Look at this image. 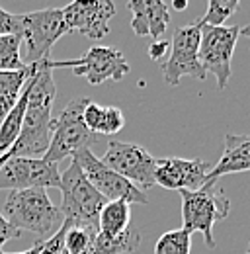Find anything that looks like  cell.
<instances>
[{"label": "cell", "instance_id": "obj_1", "mask_svg": "<svg viewBox=\"0 0 250 254\" xmlns=\"http://www.w3.org/2000/svg\"><path fill=\"white\" fill-rule=\"evenodd\" d=\"M51 57L37 61V70L28 80V106L22 131L12 145V149L6 153L8 159L12 157H28V159H39L49 149L51 143V127L53 118L51 110L57 98V84L53 80L51 70Z\"/></svg>", "mask_w": 250, "mask_h": 254}, {"label": "cell", "instance_id": "obj_2", "mask_svg": "<svg viewBox=\"0 0 250 254\" xmlns=\"http://www.w3.org/2000/svg\"><path fill=\"white\" fill-rule=\"evenodd\" d=\"M2 215L18 231H31L49 239L62 225L61 211L53 205L47 190L31 188V190H14L8 193Z\"/></svg>", "mask_w": 250, "mask_h": 254}, {"label": "cell", "instance_id": "obj_3", "mask_svg": "<svg viewBox=\"0 0 250 254\" xmlns=\"http://www.w3.org/2000/svg\"><path fill=\"white\" fill-rule=\"evenodd\" d=\"M59 190L62 195L59 207L62 221L70 223L72 227L98 231V217L106 205V199L86 180L76 160H70L68 168L61 174Z\"/></svg>", "mask_w": 250, "mask_h": 254}, {"label": "cell", "instance_id": "obj_4", "mask_svg": "<svg viewBox=\"0 0 250 254\" xmlns=\"http://www.w3.org/2000/svg\"><path fill=\"white\" fill-rule=\"evenodd\" d=\"M182 197V221L188 233H201L209 249H215L213 229L231 211V201L215 182L203 184L199 190H180Z\"/></svg>", "mask_w": 250, "mask_h": 254}, {"label": "cell", "instance_id": "obj_5", "mask_svg": "<svg viewBox=\"0 0 250 254\" xmlns=\"http://www.w3.org/2000/svg\"><path fill=\"white\" fill-rule=\"evenodd\" d=\"M88 102H90L88 98H74L64 106L59 118L53 120L51 143H49L47 153L41 159L59 164L62 159L74 157L78 151L90 149L96 143L98 137L86 127L84 118H82Z\"/></svg>", "mask_w": 250, "mask_h": 254}, {"label": "cell", "instance_id": "obj_6", "mask_svg": "<svg viewBox=\"0 0 250 254\" xmlns=\"http://www.w3.org/2000/svg\"><path fill=\"white\" fill-rule=\"evenodd\" d=\"M239 32L241 26H199L197 59L205 72L217 78L219 90H225L231 80V61Z\"/></svg>", "mask_w": 250, "mask_h": 254}, {"label": "cell", "instance_id": "obj_7", "mask_svg": "<svg viewBox=\"0 0 250 254\" xmlns=\"http://www.w3.org/2000/svg\"><path fill=\"white\" fill-rule=\"evenodd\" d=\"M22 41H26V64L47 59L51 47L61 39L68 28L64 24L61 8H43L20 14Z\"/></svg>", "mask_w": 250, "mask_h": 254}, {"label": "cell", "instance_id": "obj_8", "mask_svg": "<svg viewBox=\"0 0 250 254\" xmlns=\"http://www.w3.org/2000/svg\"><path fill=\"white\" fill-rule=\"evenodd\" d=\"M197 49H199V26L189 24L176 28L170 39V51L166 61L160 63L162 78L168 86H178L184 76L195 78V80H205L207 72L199 64L197 59Z\"/></svg>", "mask_w": 250, "mask_h": 254}, {"label": "cell", "instance_id": "obj_9", "mask_svg": "<svg viewBox=\"0 0 250 254\" xmlns=\"http://www.w3.org/2000/svg\"><path fill=\"white\" fill-rule=\"evenodd\" d=\"M102 162L129 180L139 190H147L155 186V168L156 159L137 143H124V141H110L108 149L102 157Z\"/></svg>", "mask_w": 250, "mask_h": 254}, {"label": "cell", "instance_id": "obj_10", "mask_svg": "<svg viewBox=\"0 0 250 254\" xmlns=\"http://www.w3.org/2000/svg\"><path fill=\"white\" fill-rule=\"evenodd\" d=\"M72 160H76V164L80 166V170L86 176V180L92 184L94 190L98 191L106 201L124 199L129 205L131 203H143V205L149 203L145 191H141L137 186H133L129 180H125L124 176H120L118 172L108 168L90 149L78 151L72 157Z\"/></svg>", "mask_w": 250, "mask_h": 254}, {"label": "cell", "instance_id": "obj_11", "mask_svg": "<svg viewBox=\"0 0 250 254\" xmlns=\"http://www.w3.org/2000/svg\"><path fill=\"white\" fill-rule=\"evenodd\" d=\"M59 164L45 159L12 157L0 168V190H31V188H59Z\"/></svg>", "mask_w": 250, "mask_h": 254}, {"label": "cell", "instance_id": "obj_12", "mask_svg": "<svg viewBox=\"0 0 250 254\" xmlns=\"http://www.w3.org/2000/svg\"><path fill=\"white\" fill-rule=\"evenodd\" d=\"M74 76H84L90 84H102L106 80H124L131 66L125 55L116 47L92 45L82 57L70 59Z\"/></svg>", "mask_w": 250, "mask_h": 254}, {"label": "cell", "instance_id": "obj_13", "mask_svg": "<svg viewBox=\"0 0 250 254\" xmlns=\"http://www.w3.org/2000/svg\"><path fill=\"white\" fill-rule=\"evenodd\" d=\"M61 10L68 32H78L90 39H104L116 16L114 0H72Z\"/></svg>", "mask_w": 250, "mask_h": 254}, {"label": "cell", "instance_id": "obj_14", "mask_svg": "<svg viewBox=\"0 0 250 254\" xmlns=\"http://www.w3.org/2000/svg\"><path fill=\"white\" fill-rule=\"evenodd\" d=\"M211 170L207 160L199 159H156L155 184L166 190H199Z\"/></svg>", "mask_w": 250, "mask_h": 254}, {"label": "cell", "instance_id": "obj_15", "mask_svg": "<svg viewBox=\"0 0 250 254\" xmlns=\"http://www.w3.org/2000/svg\"><path fill=\"white\" fill-rule=\"evenodd\" d=\"M127 8L133 14L131 28L135 35L162 37L170 24V8L164 0H127Z\"/></svg>", "mask_w": 250, "mask_h": 254}, {"label": "cell", "instance_id": "obj_16", "mask_svg": "<svg viewBox=\"0 0 250 254\" xmlns=\"http://www.w3.org/2000/svg\"><path fill=\"white\" fill-rule=\"evenodd\" d=\"M250 170V135H225V151L217 160L215 166H211L205 184L217 182V178L237 172H249Z\"/></svg>", "mask_w": 250, "mask_h": 254}, {"label": "cell", "instance_id": "obj_17", "mask_svg": "<svg viewBox=\"0 0 250 254\" xmlns=\"http://www.w3.org/2000/svg\"><path fill=\"white\" fill-rule=\"evenodd\" d=\"M84 124L94 135H118L125 126L124 112L116 106H100L96 102H88L84 108Z\"/></svg>", "mask_w": 250, "mask_h": 254}, {"label": "cell", "instance_id": "obj_18", "mask_svg": "<svg viewBox=\"0 0 250 254\" xmlns=\"http://www.w3.org/2000/svg\"><path fill=\"white\" fill-rule=\"evenodd\" d=\"M131 223V205L124 199L106 201L98 217V233L106 237H120L129 229Z\"/></svg>", "mask_w": 250, "mask_h": 254}, {"label": "cell", "instance_id": "obj_19", "mask_svg": "<svg viewBox=\"0 0 250 254\" xmlns=\"http://www.w3.org/2000/svg\"><path fill=\"white\" fill-rule=\"evenodd\" d=\"M141 233L135 229H127L120 237H106L102 233L96 235L92 247L86 254H127L139 249L141 245Z\"/></svg>", "mask_w": 250, "mask_h": 254}, {"label": "cell", "instance_id": "obj_20", "mask_svg": "<svg viewBox=\"0 0 250 254\" xmlns=\"http://www.w3.org/2000/svg\"><path fill=\"white\" fill-rule=\"evenodd\" d=\"M22 43V35L18 33L0 35V70H18L26 66L20 55Z\"/></svg>", "mask_w": 250, "mask_h": 254}, {"label": "cell", "instance_id": "obj_21", "mask_svg": "<svg viewBox=\"0 0 250 254\" xmlns=\"http://www.w3.org/2000/svg\"><path fill=\"white\" fill-rule=\"evenodd\" d=\"M189 251L191 233H188L184 227L176 231H166L155 245V254H189Z\"/></svg>", "mask_w": 250, "mask_h": 254}, {"label": "cell", "instance_id": "obj_22", "mask_svg": "<svg viewBox=\"0 0 250 254\" xmlns=\"http://www.w3.org/2000/svg\"><path fill=\"white\" fill-rule=\"evenodd\" d=\"M37 70V63L26 64L18 70H0V96H18L26 82Z\"/></svg>", "mask_w": 250, "mask_h": 254}, {"label": "cell", "instance_id": "obj_23", "mask_svg": "<svg viewBox=\"0 0 250 254\" xmlns=\"http://www.w3.org/2000/svg\"><path fill=\"white\" fill-rule=\"evenodd\" d=\"M241 0H209L207 12L195 24L199 26H225V22L239 10Z\"/></svg>", "mask_w": 250, "mask_h": 254}, {"label": "cell", "instance_id": "obj_24", "mask_svg": "<svg viewBox=\"0 0 250 254\" xmlns=\"http://www.w3.org/2000/svg\"><path fill=\"white\" fill-rule=\"evenodd\" d=\"M98 231L94 229H82V227H68L64 233V251L66 254H86L92 247Z\"/></svg>", "mask_w": 250, "mask_h": 254}, {"label": "cell", "instance_id": "obj_25", "mask_svg": "<svg viewBox=\"0 0 250 254\" xmlns=\"http://www.w3.org/2000/svg\"><path fill=\"white\" fill-rule=\"evenodd\" d=\"M68 227H70V223L62 221L61 227L49 239L43 241V247H41L39 254H62V251H64V233H66Z\"/></svg>", "mask_w": 250, "mask_h": 254}, {"label": "cell", "instance_id": "obj_26", "mask_svg": "<svg viewBox=\"0 0 250 254\" xmlns=\"http://www.w3.org/2000/svg\"><path fill=\"white\" fill-rule=\"evenodd\" d=\"M10 33L22 35L20 14H12L0 6V35H10Z\"/></svg>", "mask_w": 250, "mask_h": 254}, {"label": "cell", "instance_id": "obj_27", "mask_svg": "<svg viewBox=\"0 0 250 254\" xmlns=\"http://www.w3.org/2000/svg\"><path fill=\"white\" fill-rule=\"evenodd\" d=\"M168 51H170V41L155 39V43H151L149 47V57L156 63H162V59L168 57Z\"/></svg>", "mask_w": 250, "mask_h": 254}, {"label": "cell", "instance_id": "obj_28", "mask_svg": "<svg viewBox=\"0 0 250 254\" xmlns=\"http://www.w3.org/2000/svg\"><path fill=\"white\" fill-rule=\"evenodd\" d=\"M18 237H20V231L14 229L10 223L4 219V215L0 213V251H2V247H4L8 241L18 239Z\"/></svg>", "mask_w": 250, "mask_h": 254}, {"label": "cell", "instance_id": "obj_29", "mask_svg": "<svg viewBox=\"0 0 250 254\" xmlns=\"http://www.w3.org/2000/svg\"><path fill=\"white\" fill-rule=\"evenodd\" d=\"M18 96H0V126H2V122L6 120V116L10 114L12 106H14L16 100H18Z\"/></svg>", "mask_w": 250, "mask_h": 254}, {"label": "cell", "instance_id": "obj_30", "mask_svg": "<svg viewBox=\"0 0 250 254\" xmlns=\"http://www.w3.org/2000/svg\"><path fill=\"white\" fill-rule=\"evenodd\" d=\"M41 247H43V241H37V243H33V245H31V249H28V251H24V253H14V254H39V251H41ZM0 254H8V253L0 251Z\"/></svg>", "mask_w": 250, "mask_h": 254}, {"label": "cell", "instance_id": "obj_31", "mask_svg": "<svg viewBox=\"0 0 250 254\" xmlns=\"http://www.w3.org/2000/svg\"><path fill=\"white\" fill-rule=\"evenodd\" d=\"M172 8L184 10V8H188V0H174V2H172Z\"/></svg>", "mask_w": 250, "mask_h": 254}, {"label": "cell", "instance_id": "obj_32", "mask_svg": "<svg viewBox=\"0 0 250 254\" xmlns=\"http://www.w3.org/2000/svg\"><path fill=\"white\" fill-rule=\"evenodd\" d=\"M239 35L249 37V39H250V24H249V26H243V28H241V32H239Z\"/></svg>", "mask_w": 250, "mask_h": 254}, {"label": "cell", "instance_id": "obj_33", "mask_svg": "<svg viewBox=\"0 0 250 254\" xmlns=\"http://www.w3.org/2000/svg\"><path fill=\"white\" fill-rule=\"evenodd\" d=\"M6 160H8V157H6V155H4V157H0V168H2V164H4Z\"/></svg>", "mask_w": 250, "mask_h": 254}, {"label": "cell", "instance_id": "obj_34", "mask_svg": "<svg viewBox=\"0 0 250 254\" xmlns=\"http://www.w3.org/2000/svg\"><path fill=\"white\" fill-rule=\"evenodd\" d=\"M247 254H250V245H249V251H247Z\"/></svg>", "mask_w": 250, "mask_h": 254}, {"label": "cell", "instance_id": "obj_35", "mask_svg": "<svg viewBox=\"0 0 250 254\" xmlns=\"http://www.w3.org/2000/svg\"><path fill=\"white\" fill-rule=\"evenodd\" d=\"M62 254H66V251H62Z\"/></svg>", "mask_w": 250, "mask_h": 254}]
</instances>
